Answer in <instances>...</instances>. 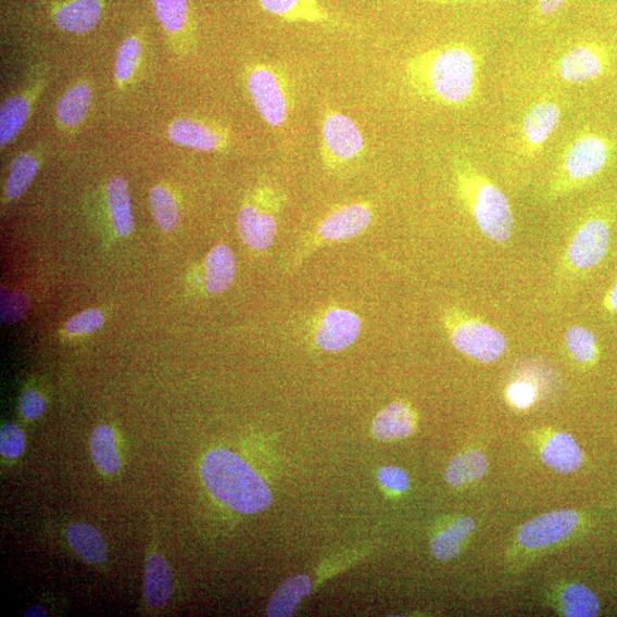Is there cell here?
<instances>
[{
  "label": "cell",
  "mask_w": 617,
  "mask_h": 617,
  "mask_svg": "<svg viewBox=\"0 0 617 617\" xmlns=\"http://www.w3.org/2000/svg\"><path fill=\"white\" fill-rule=\"evenodd\" d=\"M481 59L474 46L453 41L411 56L404 70L411 90L425 101L453 109L475 103Z\"/></svg>",
  "instance_id": "obj_1"
},
{
  "label": "cell",
  "mask_w": 617,
  "mask_h": 617,
  "mask_svg": "<svg viewBox=\"0 0 617 617\" xmlns=\"http://www.w3.org/2000/svg\"><path fill=\"white\" fill-rule=\"evenodd\" d=\"M201 475L209 492L236 513L256 515L272 504L267 483L227 450L211 451L202 462Z\"/></svg>",
  "instance_id": "obj_2"
},
{
  "label": "cell",
  "mask_w": 617,
  "mask_h": 617,
  "mask_svg": "<svg viewBox=\"0 0 617 617\" xmlns=\"http://www.w3.org/2000/svg\"><path fill=\"white\" fill-rule=\"evenodd\" d=\"M457 188L480 231L499 242L509 240L514 214L508 198L465 158L454 159Z\"/></svg>",
  "instance_id": "obj_3"
},
{
  "label": "cell",
  "mask_w": 617,
  "mask_h": 617,
  "mask_svg": "<svg viewBox=\"0 0 617 617\" xmlns=\"http://www.w3.org/2000/svg\"><path fill=\"white\" fill-rule=\"evenodd\" d=\"M249 96L260 117L272 127L289 121L295 106L293 81L280 65L255 63L247 75Z\"/></svg>",
  "instance_id": "obj_4"
},
{
  "label": "cell",
  "mask_w": 617,
  "mask_h": 617,
  "mask_svg": "<svg viewBox=\"0 0 617 617\" xmlns=\"http://www.w3.org/2000/svg\"><path fill=\"white\" fill-rule=\"evenodd\" d=\"M615 151L614 142L599 131L585 130L572 139L563 152L555 192H564L597 178Z\"/></svg>",
  "instance_id": "obj_5"
},
{
  "label": "cell",
  "mask_w": 617,
  "mask_h": 617,
  "mask_svg": "<svg viewBox=\"0 0 617 617\" xmlns=\"http://www.w3.org/2000/svg\"><path fill=\"white\" fill-rule=\"evenodd\" d=\"M285 202L280 188L263 185L252 191L237 217L238 234L245 245L257 252L273 245Z\"/></svg>",
  "instance_id": "obj_6"
},
{
  "label": "cell",
  "mask_w": 617,
  "mask_h": 617,
  "mask_svg": "<svg viewBox=\"0 0 617 617\" xmlns=\"http://www.w3.org/2000/svg\"><path fill=\"white\" fill-rule=\"evenodd\" d=\"M366 152L363 131L345 114L324 110L320 123V156L327 169H341L362 159Z\"/></svg>",
  "instance_id": "obj_7"
},
{
  "label": "cell",
  "mask_w": 617,
  "mask_h": 617,
  "mask_svg": "<svg viewBox=\"0 0 617 617\" xmlns=\"http://www.w3.org/2000/svg\"><path fill=\"white\" fill-rule=\"evenodd\" d=\"M607 49L597 42H583L566 51L558 60L556 74L568 85L597 80L609 70Z\"/></svg>",
  "instance_id": "obj_8"
},
{
  "label": "cell",
  "mask_w": 617,
  "mask_h": 617,
  "mask_svg": "<svg viewBox=\"0 0 617 617\" xmlns=\"http://www.w3.org/2000/svg\"><path fill=\"white\" fill-rule=\"evenodd\" d=\"M453 347L480 363L498 361L506 349V341L498 329L479 322L465 320L451 327Z\"/></svg>",
  "instance_id": "obj_9"
},
{
  "label": "cell",
  "mask_w": 617,
  "mask_h": 617,
  "mask_svg": "<svg viewBox=\"0 0 617 617\" xmlns=\"http://www.w3.org/2000/svg\"><path fill=\"white\" fill-rule=\"evenodd\" d=\"M610 238V225L605 214L585 219L572 237L567 256L572 267L590 270L597 267L606 255Z\"/></svg>",
  "instance_id": "obj_10"
},
{
  "label": "cell",
  "mask_w": 617,
  "mask_h": 617,
  "mask_svg": "<svg viewBox=\"0 0 617 617\" xmlns=\"http://www.w3.org/2000/svg\"><path fill=\"white\" fill-rule=\"evenodd\" d=\"M562 119L561 105L542 99L527 110L520 126V150L526 158H534L555 134Z\"/></svg>",
  "instance_id": "obj_11"
},
{
  "label": "cell",
  "mask_w": 617,
  "mask_h": 617,
  "mask_svg": "<svg viewBox=\"0 0 617 617\" xmlns=\"http://www.w3.org/2000/svg\"><path fill=\"white\" fill-rule=\"evenodd\" d=\"M579 515L572 511H557L542 515L520 527L518 543L527 549L553 545L576 531Z\"/></svg>",
  "instance_id": "obj_12"
},
{
  "label": "cell",
  "mask_w": 617,
  "mask_h": 617,
  "mask_svg": "<svg viewBox=\"0 0 617 617\" xmlns=\"http://www.w3.org/2000/svg\"><path fill=\"white\" fill-rule=\"evenodd\" d=\"M373 216V206L367 202L340 206L322 219L317 237L329 242L356 238L370 226Z\"/></svg>",
  "instance_id": "obj_13"
},
{
  "label": "cell",
  "mask_w": 617,
  "mask_h": 617,
  "mask_svg": "<svg viewBox=\"0 0 617 617\" xmlns=\"http://www.w3.org/2000/svg\"><path fill=\"white\" fill-rule=\"evenodd\" d=\"M267 13L288 24H305L336 29L342 21L320 0H257Z\"/></svg>",
  "instance_id": "obj_14"
},
{
  "label": "cell",
  "mask_w": 617,
  "mask_h": 617,
  "mask_svg": "<svg viewBox=\"0 0 617 617\" xmlns=\"http://www.w3.org/2000/svg\"><path fill=\"white\" fill-rule=\"evenodd\" d=\"M168 139L174 143L202 152L224 150L230 135L226 127L202 121L181 118L168 127Z\"/></svg>",
  "instance_id": "obj_15"
},
{
  "label": "cell",
  "mask_w": 617,
  "mask_h": 617,
  "mask_svg": "<svg viewBox=\"0 0 617 617\" xmlns=\"http://www.w3.org/2000/svg\"><path fill=\"white\" fill-rule=\"evenodd\" d=\"M361 318L348 308H330L319 322L316 344L324 351L338 352L347 349L360 337Z\"/></svg>",
  "instance_id": "obj_16"
},
{
  "label": "cell",
  "mask_w": 617,
  "mask_h": 617,
  "mask_svg": "<svg viewBox=\"0 0 617 617\" xmlns=\"http://www.w3.org/2000/svg\"><path fill=\"white\" fill-rule=\"evenodd\" d=\"M101 12V0H68L56 10L54 21L65 33L86 34L96 28Z\"/></svg>",
  "instance_id": "obj_17"
},
{
  "label": "cell",
  "mask_w": 617,
  "mask_h": 617,
  "mask_svg": "<svg viewBox=\"0 0 617 617\" xmlns=\"http://www.w3.org/2000/svg\"><path fill=\"white\" fill-rule=\"evenodd\" d=\"M541 458L546 467L562 475L577 471L583 463L580 448L567 433L551 438L541 452Z\"/></svg>",
  "instance_id": "obj_18"
},
{
  "label": "cell",
  "mask_w": 617,
  "mask_h": 617,
  "mask_svg": "<svg viewBox=\"0 0 617 617\" xmlns=\"http://www.w3.org/2000/svg\"><path fill=\"white\" fill-rule=\"evenodd\" d=\"M236 276V260L227 245H217L205 260L204 285L212 295L226 292Z\"/></svg>",
  "instance_id": "obj_19"
},
{
  "label": "cell",
  "mask_w": 617,
  "mask_h": 617,
  "mask_svg": "<svg viewBox=\"0 0 617 617\" xmlns=\"http://www.w3.org/2000/svg\"><path fill=\"white\" fill-rule=\"evenodd\" d=\"M172 570L165 559L158 554L151 555L144 570V600L152 608L165 606L172 596Z\"/></svg>",
  "instance_id": "obj_20"
},
{
  "label": "cell",
  "mask_w": 617,
  "mask_h": 617,
  "mask_svg": "<svg viewBox=\"0 0 617 617\" xmlns=\"http://www.w3.org/2000/svg\"><path fill=\"white\" fill-rule=\"evenodd\" d=\"M106 197L114 230L121 237H128L135 231L136 224L126 181L122 178L110 180L106 185Z\"/></svg>",
  "instance_id": "obj_21"
},
{
  "label": "cell",
  "mask_w": 617,
  "mask_h": 617,
  "mask_svg": "<svg viewBox=\"0 0 617 617\" xmlns=\"http://www.w3.org/2000/svg\"><path fill=\"white\" fill-rule=\"evenodd\" d=\"M65 534L75 553L83 561L92 565H100L106 561V544L93 526L84 522L74 524L68 527Z\"/></svg>",
  "instance_id": "obj_22"
},
{
  "label": "cell",
  "mask_w": 617,
  "mask_h": 617,
  "mask_svg": "<svg viewBox=\"0 0 617 617\" xmlns=\"http://www.w3.org/2000/svg\"><path fill=\"white\" fill-rule=\"evenodd\" d=\"M312 588V580L304 575L286 580L274 593L267 607V615L270 617L293 615L299 603L311 593Z\"/></svg>",
  "instance_id": "obj_23"
},
{
  "label": "cell",
  "mask_w": 617,
  "mask_h": 617,
  "mask_svg": "<svg viewBox=\"0 0 617 617\" xmlns=\"http://www.w3.org/2000/svg\"><path fill=\"white\" fill-rule=\"evenodd\" d=\"M372 429L380 440L405 438L413 431L412 412L404 404H391L378 414Z\"/></svg>",
  "instance_id": "obj_24"
},
{
  "label": "cell",
  "mask_w": 617,
  "mask_h": 617,
  "mask_svg": "<svg viewBox=\"0 0 617 617\" xmlns=\"http://www.w3.org/2000/svg\"><path fill=\"white\" fill-rule=\"evenodd\" d=\"M92 100L91 88L77 84L65 92L56 105V118L64 127H75L85 118Z\"/></svg>",
  "instance_id": "obj_25"
},
{
  "label": "cell",
  "mask_w": 617,
  "mask_h": 617,
  "mask_svg": "<svg viewBox=\"0 0 617 617\" xmlns=\"http://www.w3.org/2000/svg\"><path fill=\"white\" fill-rule=\"evenodd\" d=\"M489 467L488 458L478 451L455 456L446 469L445 478L452 487H461L481 478L487 474Z\"/></svg>",
  "instance_id": "obj_26"
},
{
  "label": "cell",
  "mask_w": 617,
  "mask_h": 617,
  "mask_svg": "<svg viewBox=\"0 0 617 617\" xmlns=\"http://www.w3.org/2000/svg\"><path fill=\"white\" fill-rule=\"evenodd\" d=\"M471 518H459L440 532L431 542L433 556L439 561H450L459 553L461 543L474 531Z\"/></svg>",
  "instance_id": "obj_27"
},
{
  "label": "cell",
  "mask_w": 617,
  "mask_h": 617,
  "mask_svg": "<svg viewBox=\"0 0 617 617\" xmlns=\"http://www.w3.org/2000/svg\"><path fill=\"white\" fill-rule=\"evenodd\" d=\"M90 448L96 466L103 474L114 475L118 473L121 459L112 428L98 427L92 433Z\"/></svg>",
  "instance_id": "obj_28"
},
{
  "label": "cell",
  "mask_w": 617,
  "mask_h": 617,
  "mask_svg": "<svg viewBox=\"0 0 617 617\" xmlns=\"http://www.w3.org/2000/svg\"><path fill=\"white\" fill-rule=\"evenodd\" d=\"M30 114V102L24 97L8 99L0 110V144L7 147L26 124Z\"/></svg>",
  "instance_id": "obj_29"
},
{
  "label": "cell",
  "mask_w": 617,
  "mask_h": 617,
  "mask_svg": "<svg viewBox=\"0 0 617 617\" xmlns=\"http://www.w3.org/2000/svg\"><path fill=\"white\" fill-rule=\"evenodd\" d=\"M149 204L154 222L165 232H172L178 227L180 212L173 194L162 186L154 187L149 194Z\"/></svg>",
  "instance_id": "obj_30"
},
{
  "label": "cell",
  "mask_w": 617,
  "mask_h": 617,
  "mask_svg": "<svg viewBox=\"0 0 617 617\" xmlns=\"http://www.w3.org/2000/svg\"><path fill=\"white\" fill-rule=\"evenodd\" d=\"M564 615L568 617H592L600 612V602L590 589L582 584L567 587L561 597Z\"/></svg>",
  "instance_id": "obj_31"
},
{
  "label": "cell",
  "mask_w": 617,
  "mask_h": 617,
  "mask_svg": "<svg viewBox=\"0 0 617 617\" xmlns=\"http://www.w3.org/2000/svg\"><path fill=\"white\" fill-rule=\"evenodd\" d=\"M38 166L37 160L30 153H22L13 161L5 187L9 201L17 200L27 190L35 178Z\"/></svg>",
  "instance_id": "obj_32"
},
{
  "label": "cell",
  "mask_w": 617,
  "mask_h": 617,
  "mask_svg": "<svg viewBox=\"0 0 617 617\" xmlns=\"http://www.w3.org/2000/svg\"><path fill=\"white\" fill-rule=\"evenodd\" d=\"M565 344L570 356L580 364H591L599 356L596 337L585 327H570L565 335Z\"/></svg>",
  "instance_id": "obj_33"
},
{
  "label": "cell",
  "mask_w": 617,
  "mask_h": 617,
  "mask_svg": "<svg viewBox=\"0 0 617 617\" xmlns=\"http://www.w3.org/2000/svg\"><path fill=\"white\" fill-rule=\"evenodd\" d=\"M154 11L163 26L171 34L184 29L187 21V0H152Z\"/></svg>",
  "instance_id": "obj_34"
},
{
  "label": "cell",
  "mask_w": 617,
  "mask_h": 617,
  "mask_svg": "<svg viewBox=\"0 0 617 617\" xmlns=\"http://www.w3.org/2000/svg\"><path fill=\"white\" fill-rule=\"evenodd\" d=\"M142 53L141 42L136 37L127 38L121 46L116 58L115 76L124 85L137 71Z\"/></svg>",
  "instance_id": "obj_35"
},
{
  "label": "cell",
  "mask_w": 617,
  "mask_h": 617,
  "mask_svg": "<svg viewBox=\"0 0 617 617\" xmlns=\"http://www.w3.org/2000/svg\"><path fill=\"white\" fill-rule=\"evenodd\" d=\"M104 323L103 314L98 308L85 311L64 325V332L68 336H85L97 332Z\"/></svg>",
  "instance_id": "obj_36"
},
{
  "label": "cell",
  "mask_w": 617,
  "mask_h": 617,
  "mask_svg": "<svg viewBox=\"0 0 617 617\" xmlns=\"http://www.w3.org/2000/svg\"><path fill=\"white\" fill-rule=\"evenodd\" d=\"M25 435L15 425H5L0 431V453L15 459L25 451Z\"/></svg>",
  "instance_id": "obj_37"
},
{
  "label": "cell",
  "mask_w": 617,
  "mask_h": 617,
  "mask_svg": "<svg viewBox=\"0 0 617 617\" xmlns=\"http://www.w3.org/2000/svg\"><path fill=\"white\" fill-rule=\"evenodd\" d=\"M29 300L25 294L2 291V318L3 322L14 323L24 318L28 312Z\"/></svg>",
  "instance_id": "obj_38"
},
{
  "label": "cell",
  "mask_w": 617,
  "mask_h": 617,
  "mask_svg": "<svg viewBox=\"0 0 617 617\" xmlns=\"http://www.w3.org/2000/svg\"><path fill=\"white\" fill-rule=\"evenodd\" d=\"M378 479L383 488L403 493L408 489V476L405 471L396 467H383L378 473Z\"/></svg>",
  "instance_id": "obj_39"
},
{
  "label": "cell",
  "mask_w": 617,
  "mask_h": 617,
  "mask_svg": "<svg viewBox=\"0 0 617 617\" xmlns=\"http://www.w3.org/2000/svg\"><path fill=\"white\" fill-rule=\"evenodd\" d=\"M47 403L42 395L36 390H28L22 394L20 400V411L28 420H37L46 412Z\"/></svg>",
  "instance_id": "obj_40"
},
{
  "label": "cell",
  "mask_w": 617,
  "mask_h": 617,
  "mask_svg": "<svg viewBox=\"0 0 617 617\" xmlns=\"http://www.w3.org/2000/svg\"><path fill=\"white\" fill-rule=\"evenodd\" d=\"M508 394L515 406L526 408L533 403L536 391L531 385L517 382L509 388Z\"/></svg>",
  "instance_id": "obj_41"
},
{
  "label": "cell",
  "mask_w": 617,
  "mask_h": 617,
  "mask_svg": "<svg viewBox=\"0 0 617 617\" xmlns=\"http://www.w3.org/2000/svg\"><path fill=\"white\" fill-rule=\"evenodd\" d=\"M567 0H537L536 13L541 18L555 16L565 7Z\"/></svg>",
  "instance_id": "obj_42"
},
{
  "label": "cell",
  "mask_w": 617,
  "mask_h": 617,
  "mask_svg": "<svg viewBox=\"0 0 617 617\" xmlns=\"http://www.w3.org/2000/svg\"><path fill=\"white\" fill-rule=\"evenodd\" d=\"M427 2L446 5H494L512 3L514 0H427Z\"/></svg>",
  "instance_id": "obj_43"
},
{
  "label": "cell",
  "mask_w": 617,
  "mask_h": 617,
  "mask_svg": "<svg viewBox=\"0 0 617 617\" xmlns=\"http://www.w3.org/2000/svg\"><path fill=\"white\" fill-rule=\"evenodd\" d=\"M606 304L612 313L617 314V280L606 298Z\"/></svg>",
  "instance_id": "obj_44"
},
{
  "label": "cell",
  "mask_w": 617,
  "mask_h": 617,
  "mask_svg": "<svg viewBox=\"0 0 617 617\" xmlns=\"http://www.w3.org/2000/svg\"><path fill=\"white\" fill-rule=\"evenodd\" d=\"M25 616H48L47 610L39 607V606H33L30 607L25 614Z\"/></svg>",
  "instance_id": "obj_45"
}]
</instances>
